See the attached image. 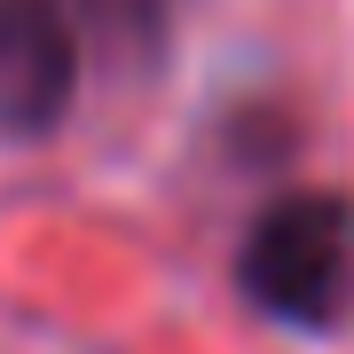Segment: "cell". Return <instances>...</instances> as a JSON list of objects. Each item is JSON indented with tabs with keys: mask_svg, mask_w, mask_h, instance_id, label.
Listing matches in <instances>:
<instances>
[{
	"mask_svg": "<svg viewBox=\"0 0 354 354\" xmlns=\"http://www.w3.org/2000/svg\"><path fill=\"white\" fill-rule=\"evenodd\" d=\"M244 307L283 330H346L354 323V197L339 189H291L260 205V221L236 244Z\"/></svg>",
	"mask_w": 354,
	"mask_h": 354,
	"instance_id": "cell-1",
	"label": "cell"
},
{
	"mask_svg": "<svg viewBox=\"0 0 354 354\" xmlns=\"http://www.w3.org/2000/svg\"><path fill=\"white\" fill-rule=\"evenodd\" d=\"M87 32L64 0H0V142H48L79 102Z\"/></svg>",
	"mask_w": 354,
	"mask_h": 354,
	"instance_id": "cell-2",
	"label": "cell"
},
{
	"mask_svg": "<svg viewBox=\"0 0 354 354\" xmlns=\"http://www.w3.org/2000/svg\"><path fill=\"white\" fill-rule=\"evenodd\" d=\"M174 8L181 0H71L79 32L111 55H158L165 32H174Z\"/></svg>",
	"mask_w": 354,
	"mask_h": 354,
	"instance_id": "cell-3",
	"label": "cell"
}]
</instances>
